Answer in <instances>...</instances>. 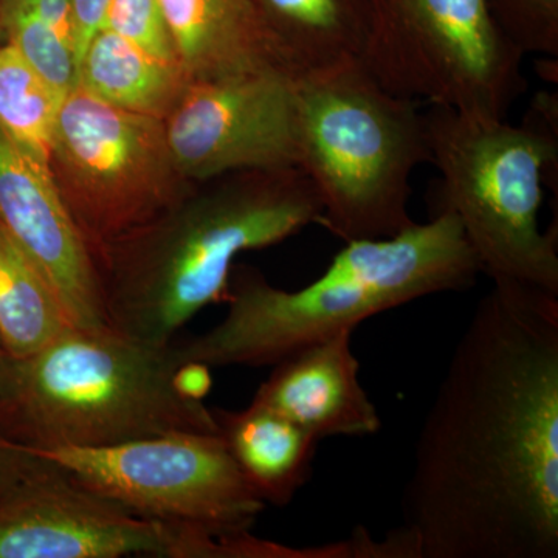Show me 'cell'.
<instances>
[{
	"instance_id": "obj_4",
	"label": "cell",
	"mask_w": 558,
	"mask_h": 558,
	"mask_svg": "<svg viewBox=\"0 0 558 558\" xmlns=\"http://www.w3.org/2000/svg\"><path fill=\"white\" fill-rule=\"evenodd\" d=\"M175 340L72 328L35 354L0 348V442L97 449L168 433L219 435L213 409L180 389Z\"/></svg>"
},
{
	"instance_id": "obj_18",
	"label": "cell",
	"mask_w": 558,
	"mask_h": 558,
	"mask_svg": "<svg viewBox=\"0 0 558 558\" xmlns=\"http://www.w3.org/2000/svg\"><path fill=\"white\" fill-rule=\"evenodd\" d=\"M72 328L49 279L0 226V348L27 357Z\"/></svg>"
},
{
	"instance_id": "obj_22",
	"label": "cell",
	"mask_w": 558,
	"mask_h": 558,
	"mask_svg": "<svg viewBox=\"0 0 558 558\" xmlns=\"http://www.w3.org/2000/svg\"><path fill=\"white\" fill-rule=\"evenodd\" d=\"M0 9L17 11L38 21L68 39L75 50L72 0H0Z\"/></svg>"
},
{
	"instance_id": "obj_9",
	"label": "cell",
	"mask_w": 558,
	"mask_h": 558,
	"mask_svg": "<svg viewBox=\"0 0 558 558\" xmlns=\"http://www.w3.org/2000/svg\"><path fill=\"white\" fill-rule=\"evenodd\" d=\"M31 453L135 515L175 526L250 529L267 506L219 435L178 432L97 449Z\"/></svg>"
},
{
	"instance_id": "obj_12",
	"label": "cell",
	"mask_w": 558,
	"mask_h": 558,
	"mask_svg": "<svg viewBox=\"0 0 558 558\" xmlns=\"http://www.w3.org/2000/svg\"><path fill=\"white\" fill-rule=\"evenodd\" d=\"M0 226L49 279L76 328H106L97 259L53 174L0 128Z\"/></svg>"
},
{
	"instance_id": "obj_19",
	"label": "cell",
	"mask_w": 558,
	"mask_h": 558,
	"mask_svg": "<svg viewBox=\"0 0 558 558\" xmlns=\"http://www.w3.org/2000/svg\"><path fill=\"white\" fill-rule=\"evenodd\" d=\"M62 100L20 51L9 43L0 46V128L46 170Z\"/></svg>"
},
{
	"instance_id": "obj_14",
	"label": "cell",
	"mask_w": 558,
	"mask_h": 558,
	"mask_svg": "<svg viewBox=\"0 0 558 558\" xmlns=\"http://www.w3.org/2000/svg\"><path fill=\"white\" fill-rule=\"evenodd\" d=\"M160 3L186 83L266 69L289 73L279 60L255 0Z\"/></svg>"
},
{
	"instance_id": "obj_13",
	"label": "cell",
	"mask_w": 558,
	"mask_h": 558,
	"mask_svg": "<svg viewBox=\"0 0 558 558\" xmlns=\"http://www.w3.org/2000/svg\"><path fill=\"white\" fill-rule=\"evenodd\" d=\"M354 330H341L279 360L252 402L281 414L318 440L379 432V411L360 384Z\"/></svg>"
},
{
	"instance_id": "obj_17",
	"label": "cell",
	"mask_w": 558,
	"mask_h": 558,
	"mask_svg": "<svg viewBox=\"0 0 558 558\" xmlns=\"http://www.w3.org/2000/svg\"><path fill=\"white\" fill-rule=\"evenodd\" d=\"M186 84L179 68L156 60L106 27L92 38L76 70V87L92 97L161 120Z\"/></svg>"
},
{
	"instance_id": "obj_5",
	"label": "cell",
	"mask_w": 558,
	"mask_h": 558,
	"mask_svg": "<svg viewBox=\"0 0 558 558\" xmlns=\"http://www.w3.org/2000/svg\"><path fill=\"white\" fill-rule=\"evenodd\" d=\"M432 163L442 180L433 216L451 213L494 279L558 295V229L539 209L558 168L557 92H538L520 126L449 108L425 112Z\"/></svg>"
},
{
	"instance_id": "obj_23",
	"label": "cell",
	"mask_w": 558,
	"mask_h": 558,
	"mask_svg": "<svg viewBox=\"0 0 558 558\" xmlns=\"http://www.w3.org/2000/svg\"><path fill=\"white\" fill-rule=\"evenodd\" d=\"M112 0H72L73 38H75L76 70L92 38L105 27L106 13Z\"/></svg>"
},
{
	"instance_id": "obj_2",
	"label": "cell",
	"mask_w": 558,
	"mask_h": 558,
	"mask_svg": "<svg viewBox=\"0 0 558 558\" xmlns=\"http://www.w3.org/2000/svg\"><path fill=\"white\" fill-rule=\"evenodd\" d=\"M98 253L110 328L168 344L211 304L226 303L238 256L322 220L300 168L230 172Z\"/></svg>"
},
{
	"instance_id": "obj_8",
	"label": "cell",
	"mask_w": 558,
	"mask_h": 558,
	"mask_svg": "<svg viewBox=\"0 0 558 558\" xmlns=\"http://www.w3.org/2000/svg\"><path fill=\"white\" fill-rule=\"evenodd\" d=\"M50 170L95 259L179 204L163 120L80 87L58 109Z\"/></svg>"
},
{
	"instance_id": "obj_11",
	"label": "cell",
	"mask_w": 558,
	"mask_h": 558,
	"mask_svg": "<svg viewBox=\"0 0 558 558\" xmlns=\"http://www.w3.org/2000/svg\"><path fill=\"white\" fill-rule=\"evenodd\" d=\"M182 529L135 515L39 457L0 495V558H178Z\"/></svg>"
},
{
	"instance_id": "obj_6",
	"label": "cell",
	"mask_w": 558,
	"mask_h": 558,
	"mask_svg": "<svg viewBox=\"0 0 558 558\" xmlns=\"http://www.w3.org/2000/svg\"><path fill=\"white\" fill-rule=\"evenodd\" d=\"M295 95L296 167L322 201L319 226L344 244L413 226L411 174L432 163L421 105L381 89L359 61L301 76Z\"/></svg>"
},
{
	"instance_id": "obj_10",
	"label": "cell",
	"mask_w": 558,
	"mask_h": 558,
	"mask_svg": "<svg viewBox=\"0 0 558 558\" xmlns=\"http://www.w3.org/2000/svg\"><path fill=\"white\" fill-rule=\"evenodd\" d=\"M163 123L180 178L299 165L295 80L282 70L189 83Z\"/></svg>"
},
{
	"instance_id": "obj_21",
	"label": "cell",
	"mask_w": 558,
	"mask_h": 558,
	"mask_svg": "<svg viewBox=\"0 0 558 558\" xmlns=\"http://www.w3.org/2000/svg\"><path fill=\"white\" fill-rule=\"evenodd\" d=\"M105 27L156 60L179 68L160 0H112L106 13Z\"/></svg>"
},
{
	"instance_id": "obj_16",
	"label": "cell",
	"mask_w": 558,
	"mask_h": 558,
	"mask_svg": "<svg viewBox=\"0 0 558 558\" xmlns=\"http://www.w3.org/2000/svg\"><path fill=\"white\" fill-rule=\"evenodd\" d=\"M286 70L301 76L357 62L371 0H255Z\"/></svg>"
},
{
	"instance_id": "obj_20",
	"label": "cell",
	"mask_w": 558,
	"mask_h": 558,
	"mask_svg": "<svg viewBox=\"0 0 558 558\" xmlns=\"http://www.w3.org/2000/svg\"><path fill=\"white\" fill-rule=\"evenodd\" d=\"M492 20L521 54L558 57V0H484Z\"/></svg>"
},
{
	"instance_id": "obj_7",
	"label": "cell",
	"mask_w": 558,
	"mask_h": 558,
	"mask_svg": "<svg viewBox=\"0 0 558 558\" xmlns=\"http://www.w3.org/2000/svg\"><path fill=\"white\" fill-rule=\"evenodd\" d=\"M521 61L484 0H371L359 60L396 97L490 120L526 90Z\"/></svg>"
},
{
	"instance_id": "obj_1",
	"label": "cell",
	"mask_w": 558,
	"mask_h": 558,
	"mask_svg": "<svg viewBox=\"0 0 558 558\" xmlns=\"http://www.w3.org/2000/svg\"><path fill=\"white\" fill-rule=\"evenodd\" d=\"M414 558L558 557V295L494 279L418 432Z\"/></svg>"
},
{
	"instance_id": "obj_3",
	"label": "cell",
	"mask_w": 558,
	"mask_h": 558,
	"mask_svg": "<svg viewBox=\"0 0 558 558\" xmlns=\"http://www.w3.org/2000/svg\"><path fill=\"white\" fill-rule=\"evenodd\" d=\"M480 260L451 213L384 240L352 241L325 274L300 290L271 286L258 271H231L226 317L175 340L182 362L208 368L274 366L300 349L410 301L475 286Z\"/></svg>"
},
{
	"instance_id": "obj_24",
	"label": "cell",
	"mask_w": 558,
	"mask_h": 558,
	"mask_svg": "<svg viewBox=\"0 0 558 558\" xmlns=\"http://www.w3.org/2000/svg\"><path fill=\"white\" fill-rule=\"evenodd\" d=\"M38 462V457L11 446L0 442V495L9 490L14 483H17Z\"/></svg>"
},
{
	"instance_id": "obj_25",
	"label": "cell",
	"mask_w": 558,
	"mask_h": 558,
	"mask_svg": "<svg viewBox=\"0 0 558 558\" xmlns=\"http://www.w3.org/2000/svg\"><path fill=\"white\" fill-rule=\"evenodd\" d=\"M0 39H3L2 31H0Z\"/></svg>"
},
{
	"instance_id": "obj_15",
	"label": "cell",
	"mask_w": 558,
	"mask_h": 558,
	"mask_svg": "<svg viewBox=\"0 0 558 558\" xmlns=\"http://www.w3.org/2000/svg\"><path fill=\"white\" fill-rule=\"evenodd\" d=\"M219 436L242 476L266 505L288 506L307 483L322 440L274 410L250 402L213 409Z\"/></svg>"
}]
</instances>
